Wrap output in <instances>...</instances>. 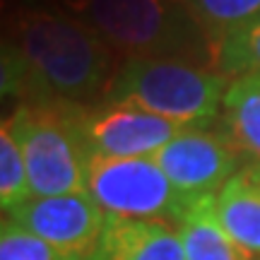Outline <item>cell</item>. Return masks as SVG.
<instances>
[{"mask_svg": "<svg viewBox=\"0 0 260 260\" xmlns=\"http://www.w3.org/2000/svg\"><path fill=\"white\" fill-rule=\"evenodd\" d=\"M152 159L178 193L188 198L217 195L243 169L232 145L217 130L205 128H186Z\"/></svg>", "mask_w": 260, "mask_h": 260, "instance_id": "obj_7", "label": "cell"}, {"mask_svg": "<svg viewBox=\"0 0 260 260\" xmlns=\"http://www.w3.org/2000/svg\"><path fill=\"white\" fill-rule=\"evenodd\" d=\"M84 188L109 217L123 219L178 224L195 200L178 193L152 157L89 154Z\"/></svg>", "mask_w": 260, "mask_h": 260, "instance_id": "obj_5", "label": "cell"}, {"mask_svg": "<svg viewBox=\"0 0 260 260\" xmlns=\"http://www.w3.org/2000/svg\"><path fill=\"white\" fill-rule=\"evenodd\" d=\"M183 130L186 125L128 104L99 102L82 111L84 145L99 157H152Z\"/></svg>", "mask_w": 260, "mask_h": 260, "instance_id": "obj_8", "label": "cell"}, {"mask_svg": "<svg viewBox=\"0 0 260 260\" xmlns=\"http://www.w3.org/2000/svg\"><path fill=\"white\" fill-rule=\"evenodd\" d=\"M214 214L232 241L260 255V183L246 167L214 195Z\"/></svg>", "mask_w": 260, "mask_h": 260, "instance_id": "obj_11", "label": "cell"}, {"mask_svg": "<svg viewBox=\"0 0 260 260\" xmlns=\"http://www.w3.org/2000/svg\"><path fill=\"white\" fill-rule=\"evenodd\" d=\"M121 60L174 58L214 68V48L186 0H56Z\"/></svg>", "mask_w": 260, "mask_h": 260, "instance_id": "obj_2", "label": "cell"}, {"mask_svg": "<svg viewBox=\"0 0 260 260\" xmlns=\"http://www.w3.org/2000/svg\"><path fill=\"white\" fill-rule=\"evenodd\" d=\"M0 34L17 46L27 63L29 96L99 104L121 65L102 39L65 10L19 5Z\"/></svg>", "mask_w": 260, "mask_h": 260, "instance_id": "obj_1", "label": "cell"}, {"mask_svg": "<svg viewBox=\"0 0 260 260\" xmlns=\"http://www.w3.org/2000/svg\"><path fill=\"white\" fill-rule=\"evenodd\" d=\"M186 260H251L255 253L241 248L222 229L214 214V195L195 198L176 224Z\"/></svg>", "mask_w": 260, "mask_h": 260, "instance_id": "obj_12", "label": "cell"}, {"mask_svg": "<svg viewBox=\"0 0 260 260\" xmlns=\"http://www.w3.org/2000/svg\"><path fill=\"white\" fill-rule=\"evenodd\" d=\"M251 260H260V255H253V258Z\"/></svg>", "mask_w": 260, "mask_h": 260, "instance_id": "obj_19", "label": "cell"}, {"mask_svg": "<svg viewBox=\"0 0 260 260\" xmlns=\"http://www.w3.org/2000/svg\"><path fill=\"white\" fill-rule=\"evenodd\" d=\"M214 70L229 80L260 75V17L226 37L214 51Z\"/></svg>", "mask_w": 260, "mask_h": 260, "instance_id": "obj_14", "label": "cell"}, {"mask_svg": "<svg viewBox=\"0 0 260 260\" xmlns=\"http://www.w3.org/2000/svg\"><path fill=\"white\" fill-rule=\"evenodd\" d=\"M84 106L51 96H29L15 106L8 125L24 159L31 195L87 193L89 149L82 138Z\"/></svg>", "mask_w": 260, "mask_h": 260, "instance_id": "obj_4", "label": "cell"}, {"mask_svg": "<svg viewBox=\"0 0 260 260\" xmlns=\"http://www.w3.org/2000/svg\"><path fill=\"white\" fill-rule=\"evenodd\" d=\"M15 224L37 234L65 260H96L106 229V212L87 193L31 195L5 212Z\"/></svg>", "mask_w": 260, "mask_h": 260, "instance_id": "obj_6", "label": "cell"}, {"mask_svg": "<svg viewBox=\"0 0 260 260\" xmlns=\"http://www.w3.org/2000/svg\"><path fill=\"white\" fill-rule=\"evenodd\" d=\"M0 260H65L56 248L10 217H0Z\"/></svg>", "mask_w": 260, "mask_h": 260, "instance_id": "obj_16", "label": "cell"}, {"mask_svg": "<svg viewBox=\"0 0 260 260\" xmlns=\"http://www.w3.org/2000/svg\"><path fill=\"white\" fill-rule=\"evenodd\" d=\"M31 94V77L22 53L0 34V102L27 99Z\"/></svg>", "mask_w": 260, "mask_h": 260, "instance_id": "obj_17", "label": "cell"}, {"mask_svg": "<svg viewBox=\"0 0 260 260\" xmlns=\"http://www.w3.org/2000/svg\"><path fill=\"white\" fill-rule=\"evenodd\" d=\"M29 198L31 188L19 145L10 133L8 121L0 118V210L8 212L10 207L24 203Z\"/></svg>", "mask_w": 260, "mask_h": 260, "instance_id": "obj_15", "label": "cell"}, {"mask_svg": "<svg viewBox=\"0 0 260 260\" xmlns=\"http://www.w3.org/2000/svg\"><path fill=\"white\" fill-rule=\"evenodd\" d=\"M96 260H186V251L169 222L123 219L106 214Z\"/></svg>", "mask_w": 260, "mask_h": 260, "instance_id": "obj_9", "label": "cell"}, {"mask_svg": "<svg viewBox=\"0 0 260 260\" xmlns=\"http://www.w3.org/2000/svg\"><path fill=\"white\" fill-rule=\"evenodd\" d=\"M186 8L214 51L226 37L260 17V0H186Z\"/></svg>", "mask_w": 260, "mask_h": 260, "instance_id": "obj_13", "label": "cell"}, {"mask_svg": "<svg viewBox=\"0 0 260 260\" xmlns=\"http://www.w3.org/2000/svg\"><path fill=\"white\" fill-rule=\"evenodd\" d=\"M217 133L241 157L243 167H260V75L232 80Z\"/></svg>", "mask_w": 260, "mask_h": 260, "instance_id": "obj_10", "label": "cell"}, {"mask_svg": "<svg viewBox=\"0 0 260 260\" xmlns=\"http://www.w3.org/2000/svg\"><path fill=\"white\" fill-rule=\"evenodd\" d=\"M17 0H0V29L5 27V22L10 19V15L17 10Z\"/></svg>", "mask_w": 260, "mask_h": 260, "instance_id": "obj_18", "label": "cell"}, {"mask_svg": "<svg viewBox=\"0 0 260 260\" xmlns=\"http://www.w3.org/2000/svg\"><path fill=\"white\" fill-rule=\"evenodd\" d=\"M232 80L214 68L174 58L121 60L104 102L128 104L186 128L219 118Z\"/></svg>", "mask_w": 260, "mask_h": 260, "instance_id": "obj_3", "label": "cell"}]
</instances>
